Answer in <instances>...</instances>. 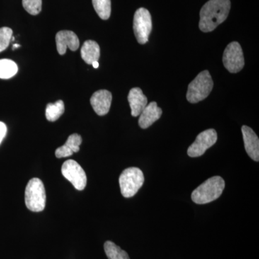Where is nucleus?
Wrapping results in <instances>:
<instances>
[{
	"label": "nucleus",
	"instance_id": "obj_1",
	"mask_svg": "<svg viewBox=\"0 0 259 259\" xmlns=\"http://www.w3.org/2000/svg\"><path fill=\"white\" fill-rule=\"evenodd\" d=\"M230 0H209L200 10L199 28L204 32L212 31L228 18Z\"/></svg>",
	"mask_w": 259,
	"mask_h": 259
},
{
	"label": "nucleus",
	"instance_id": "obj_2",
	"mask_svg": "<svg viewBox=\"0 0 259 259\" xmlns=\"http://www.w3.org/2000/svg\"><path fill=\"white\" fill-rule=\"evenodd\" d=\"M226 187L222 177L215 176L206 180L192 193L194 203L204 204L213 202L221 197Z\"/></svg>",
	"mask_w": 259,
	"mask_h": 259
},
{
	"label": "nucleus",
	"instance_id": "obj_3",
	"mask_svg": "<svg viewBox=\"0 0 259 259\" xmlns=\"http://www.w3.org/2000/svg\"><path fill=\"white\" fill-rule=\"evenodd\" d=\"M213 85L212 77L207 70L199 73L189 84L187 93V101L192 104L202 101L209 96Z\"/></svg>",
	"mask_w": 259,
	"mask_h": 259
},
{
	"label": "nucleus",
	"instance_id": "obj_4",
	"mask_svg": "<svg viewBox=\"0 0 259 259\" xmlns=\"http://www.w3.org/2000/svg\"><path fill=\"white\" fill-rule=\"evenodd\" d=\"M25 202L26 207L32 212H41L45 209L47 194L40 179L33 178L29 181L25 189Z\"/></svg>",
	"mask_w": 259,
	"mask_h": 259
},
{
	"label": "nucleus",
	"instance_id": "obj_5",
	"mask_svg": "<svg viewBox=\"0 0 259 259\" xmlns=\"http://www.w3.org/2000/svg\"><path fill=\"white\" fill-rule=\"evenodd\" d=\"M143 171L137 167H130L122 172L119 178L121 194L125 198L134 197L144 183Z\"/></svg>",
	"mask_w": 259,
	"mask_h": 259
},
{
	"label": "nucleus",
	"instance_id": "obj_6",
	"mask_svg": "<svg viewBox=\"0 0 259 259\" xmlns=\"http://www.w3.org/2000/svg\"><path fill=\"white\" fill-rule=\"evenodd\" d=\"M134 30L135 36L140 44L148 41V37L152 30V20L149 11L139 8L134 15Z\"/></svg>",
	"mask_w": 259,
	"mask_h": 259
},
{
	"label": "nucleus",
	"instance_id": "obj_7",
	"mask_svg": "<svg viewBox=\"0 0 259 259\" xmlns=\"http://www.w3.org/2000/svg\"><path fill=\"white\" fill-rule=\"evenodd\" d=\"M223 62L229 72L238 73L243 69L245 61L239 42L234 41L227 46L223 54Z\"/></svg>",
	"mask_w": 259,
	"mask_h": 259
},
{
	"label": "nucleus",
	"instance_id": "obj_8",
	"mask_svg": "<svg viewBox=\"0 0 259 259\" xmlns=\"http://www.w3.org/2000/svg\"><path fill=\"white\" fill-rule=\"evenodd\" d=\"M61 172L63 176L72 184L75 189L79 191L84 190L88 179L82 167L77 162L74 160L65 161L61 167Z\"/></svg>",
	"mask_w": 259,
	"mask_h": 259
},
{
	"label": "nucleus",
	"instance_id": "obj_9",
	"mask_svg": "<svg viewBox=\"0 0 259 259\" xmlns=\"http://www.w3.org/2000/svg\"><path fill=\"white\" fill-rule=\"evenodd\" d=\"M217 141L218 134L215 130H206L197 136L193 144L187 150V154L192 158L199 157L215 144Z\"/></svg>",
	"mask_w": 259,
	"mask_h": 259
},
{
	"label": "nucleus",
	"instance_id": "obj_10",
	"mask_svg": "<svg viewBox=\"0 0 259 259\" xmlns=\"http://www.w3.org/2000/svg\"><path fill=\"white\" fill-rule=\"evenodd\" d=\"M56 47L60 55L66 54V49L75 51L79 47V40L77 35L71 30H61L56 35Z\"/></svg>",
	"mask_w": 259,
	"mask_h": 259
},
{
	"label": "nucleus",
	"instance_id": "obj_11",
	"mask_svg": "<svg viewBox=\"0 0 259 259\" xmlns=\"http://www.w3.org/2000/svg\"><path fill=\"white\" fill-rule=\"evenodd\" d=\"M112 99L110 92L105 90H99L93 94L90 99V103L97 115L103 116L110 111Z\"/></svg>",
	"mask_w": 259,
	"mask_h": 259
},
{
	"label": "nucleus",
	"instance_id": "obj_12",
	"mask_svg": "<svg viewBox=\"0 0 259 259\" xmlns=\"http://www.w3.org/2000/svg\"><path fill=\"white\" fill-rule=\"evenodd\" d=\"M246 153L255 161H259V139L253 129L246 125L241 128Z\"/></svg>",
	"mask_w": 259,
	"mask_h": 259
},
{
	"label": "nucleus",
	"instance_id": "obj_13",
	"mask_svg": "<svg viewBox=\"0 0 259 259\" xmlns=\"http://www.w3.org/2000/svg\"><path fill=\"white\" fill-rule=\"evenodd\" d=\"M162 115V110L158 107L156 102H151L145 107L140 114L139 124L143 129H146L153 125Z\"/></svg>",
	"mask_w": 259,
	"mask_h": 259
},
{
	"label": "nucleus",
	"instance_id": "obj_14",
	"mask_svg": "<svg viewBox=\"0 0 259 259\" xmlns=\"http://www.w3.org/2000/svg\"><path fill=\"white\" fill-rule=\"evenodd\" d=\"M130 107L131 108V115L133 117H138L147 106L148 99L139 88L131 89L127 96Z\"/></svg>",
	"mask_w": 259,
	"mask_h": 259
},
{
	"label": "nucleus",
	"instance_id": "obj_15",
	"mask_svg": "<svg viewBox=\"0 0 259 259\" xmlns=\"http://www.w3.org/2000/svg\"><path fill=\"white\" fill-rule=\"evenodd\" d=\"M81 58L88 64L98 61L100 56V48L97 42L87 40L81 49Z\"/></svg>",
	"mask_w": 259,
	"mask_h": 259
},
{
	"label": "nucleus",
	"instance_id": "obj_16",
	"mask_svg": "<svg viewBox=\"0 0 259 259\" xmlns=\"http://www.w3.org/2000/svg\"><path fill=\"white\" fill-rule=\"evenodd\" d=\"M64 103L62 100L48 104L46 110V117L48 120L55 122L64 114Z\"/></svg>",
	"mask_w": 259,
	"mask_h": 259
},
{
	"label": "nucleus",
	"instance_id": "obj_17",
	"mask_svg": "<svg viewBox=\"0 0 259 259\" xmlns=\"http://www.w3.org/2000/svg\"><path fill=\"white\" fill-rule=\"evenodd\" d=\"M104 248L108 259H130L127 252L121 249L120 247L115 244L113 242H105Z\"/></svg>",
	"mask_w": 259,
	"mask_h": 259
},
{
	"label": "nucleus",
	"instance_id": "obj_18",
	"mask_svg": "<svg viewBox=\"0 0 259 259\" xmlns=\"http://www.w3.org/2000/svg\"><path fill=\"white\" fill-rule=\"evenodd\" d=\"M18 65L10 59L0 60V79H8L18 73Z\"/></svg>",
	"mask_w": 259,
	"mask_h": 259
},
{
	"label": "nucleus",
	"instance_id": "obj_19",
	"mask_svg": "<svg viewBox=\"0 0 259 259\" xmlns=\"http://www.w3.org/2000/svg\"><path fill=\"white\" fill-rule=\"evenodd\" d=\"M95 11L102 20L109 19L111 14V0H93Z\"/></svg>",
	"mask_w": 259,
	"mask_h": 259
},
{
	"label": "nucleus",
	"instance_id": "obj_20",
	"mask_svg": "<svg viewBox=\"0 0 259 259\" xmlns=\"http://www.w3.org/2000/svg\"><path fill=\"white\" fill-rule=\"evenodd\" d=\"M23 6L29 14L36 15L41 11L42 0H23Z\"/></svg>",
	"mask_w": 259,
	"mask_h": 259
},
{
	"label": "nucleus",
	"instance_id": "obj_21",
	"mask_svg": "<svg viewBox=\"0 0 259 259\" xmlns=\"http://www.w3.org/2000/svg\"><path fill=\"white\" fill-rule=\"evenodd\" d=\"M13 37V30L8 27L0 28V53L9 47Z\"/></svg>",
	"mask_w": 259,
	"mask_h": 259
},
{
	"label": "nucleus",
	"instance_id": "obj_22",
	"mask_svg": "<svg viewBox=\"0 0 259 259\" xmlns=\"http://www.w3.org/2000/svg\"><path fill=\"white\" fill-rule=\"evenodd\" d=\"M81 142H82V139H81V136L77 134H74L71 135L68 138L65 145L69 147L73 151V153H77L79 151V146L81 144Z\"/></svg>",
	"mask_w": 259,
	"mask_h": 259
},
{
	"label": "nucleus",
	"instance_id": "obj_23",
	"mask_svg": "<svg viewBox=\"0 0 259 259\" xmlns=\"http://www.w3.org/2000/svg\"><path fill=\"white\" fill-rule=\"evenodd\" d=\"M73 153H74L73 151L65 144L64 146L58 148L55 152L56 157L59 158L68 157V156H71Z\"/></svg>",
	"mask_w": 259,
	"mask_h": 259
},
{
	"label": "nucleus",
	"instance_id": "obj_24",
	"mask_svg": "<svg viewBox=\"0 0 259 259\" xmlns=\"http://www.w3.org/2000/svg\"><path fill=\"white\" fill-rule=\"evenodd\" d=\"M7 126L4 122H0V144L3 142V139H5V136L7 134Z\"/></svg>",
	"mask_w": 259,
	"mask_h": 259
},
{
	"label": "nucleus",
	"instance_id": "obj_25",
	"mask_svg": "<svg viewBox=\"0 0 259 259\" xmlns=\"http://www.w3.org/2000/svg\"><path fill=\"white\" fill-rule=\"evenodd\" d=\"M93 67L95 68V69H97V68L99 67V63L98 61H95V62L93 63Z\"/></svg>",
	"mask_w": 259,
	"mask_h": 259
},
{
	"label": "nucleus",
	"instance_id": "obj_26",
	"mask_svg": "<svg viewBox=\"0 0 259 259\" xmlns=\"http://www.w3.org/2000/svg\"><path fill=\"white\" fill-rule=\"evenodd\" d=\"M19 47H20V45H18V44H15V45H13V50H15V49H18Z\"/></svg>",
	"mask_w": 259,
	"mask_h": 259
}]
</instances>
